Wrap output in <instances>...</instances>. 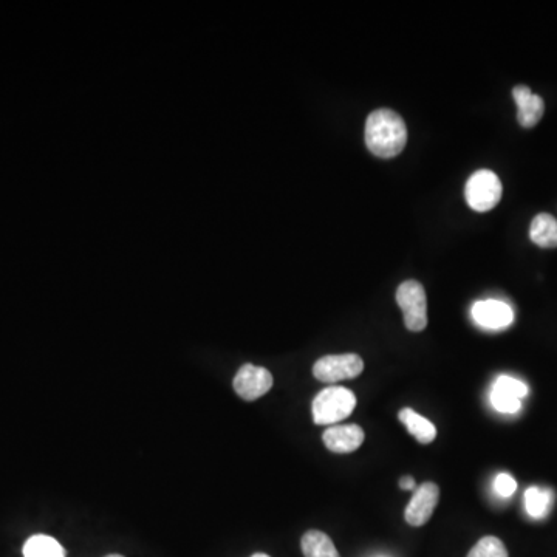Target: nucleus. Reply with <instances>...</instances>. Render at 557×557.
Segmentation results:
<instances>
[{
    "label": "nucleus",
    "mask_w": 557,
    "mask_h": 557,
    "mask_svg": "<svg viewBox=\"0 0 557 557\" xmlns=\"http://www.w3.org/2000/svg\"><path fill=\"white\" fill-rule=\"evenodd\" d=\"M364 137H366L367 149L376 157H397L406 147V123L397 112L378 109L367 117Z\"/></svg>",
    "instance_id": "f257e3e1"
},
{
    "label": "nucleus",
    "mask_w": 557,
    "mask_h": 557,
    "mask_svg": "<svg viewBox=\"0 0 557 557\" xmlns=\"http://www.w3.org/2000/svg\"><path fill=\"white\" fill-rule=\"evenodd\" d=\"M356 407V397L352 390L346 387L332 386L321 390L313 400V420L316 424L339 423L349 417Z\"/></svg>",
    "instance_id": "f03ea898"
},
{
    "label": "nucleus",
    "mask_w": 557,
    "mask_h": 557,
    "mask_svg": "<svg viewBox=\"0 0 557 557\" xmlns=\"http://www.w3.org/2000/svg\"><path fill=\"white\" fill-rule=\"evenodd\" d=\"M397 302L404 315V325L411 332H423L428 327V296L423 285L406 281L398 287Z\"/></svg>",
    "instance_id": "7ed1b4c3"
},
{
    "label": "nucleus",
    "mask_w": 557,
    "mask_h": 557,
    "mask_svg": "<svg viewBox=\"0 0 557 557\" xmlns=\"http://www.w3.org/2000/svg\"><path fill=\"white\" fill-rule=\"evenodd\" d=\"M502 192L500 178L493 171L482 169L474 172L466 183V202L474 211L486 212L499 205Z\"/></svg>",
    "instance_id": "20e7f679"
},
{
    "label": "nucleus",
    "mask_w": 557,
    "mask_h": 557,
    "mask_svg": "<svg viewBox=\"0 0 557 557\" xmlns=\"http://www.w3.org/2000/svg\"><path fill=\"white\" fill-rule=\"evenodd\" d=\"M364 370V361L356 353L344 355H327L318 359L313 366V375L322 383H339V381L353 380Z\"/></svg>",
    "instance_id": "39448f33"
},
{
    "label": "nucleus",
    "mask_w": 557,
    "mask_h": 557,
    "mask_svg": "<svg viewBox=\"0 0 557 557\" xmlns=\"http://www.w3.org/2000/svg\"><path fill=\"white\" fill-rule=\"evenodd\" d=\"M273 375L265 367L245 364L234 378L233 386L242 400L256 401L273 387Z\"/></svg>",
    "instance_id": "423d86ee"
},
{
    "label": "nucleus",
    "mask_w": 557,
    "mask_h": 557,
    "mask_svg": "<svg viewBox=\"0 0 557 557\" xmlns=\"http://www.w3.org/2000/svg\"><path fill=\"white\" fill-rule=\"evenodd\" d=\"M438 499H440V488L432 482L423 483L406 506L404 519L411 527H423L431 520Z\"/></svg>",
    "instance_id": "0eeeda50"
},
{
    "label": "nucleus",
    "mask_w": 557,
    "mask_h": 557,
    "mask_svg": "<svg viewBox=\"0 0 557 557\" xmlns=\"http://www.w3.org/2000/svg\"><path fill=\"white\" fill-rule=\"evenodd\" d=\"M472 319L480 327L488 330H502L510 327L514 321V311L510 305L497 299L475 302L472 307Z\"/></svg>",
    "instance_id": "6e6552de"
},
{
    "label": "nucleus",
    "mask_w": 557,
    "mask_h": 557,
    "mask_svg": "<svg viewBox=\"0 0 557 557\" xmlns=\"http://www.w3.org/2000/svg\"><path fill=\"white\" fill-rule=\"evenodd\" d=\"M363 428H359L356 424H347V426H332L322 435L324 445L329 451L335 454H350L361 448L364 443Z\"/></svg>",
    "instance_id": "1a4fd4ad"
},
{
    "label": "nucleus",
    "mask_w": 557,
    "mask_h": 557,
    "mask_svg": "<svg viewBox=\"0 0 557 557\" xmlns=\"http://www.w3.org/2000/svg\"><path fill=\"white\" fill-rule=\"evenodd\" d=\"M513 98L517 104V121L525 129L539 124L544 117L545 103L539 95L531 92L530 87L516 86L513 89Z\"/></svg>",
    "instance_id": "9d476101"
},
{
    "label": "nucleus",
    "mask_w": 557,
    "mask_h": 557,
    "mask_svg": "<svg viewBox=\"0 0 557 557\" xmlns=\"http://www.w3.org/2000/svg\"><path fill=\"white\" fill-rule=\"evenodd\" d=\"M398 418L406 426L407 432L414 435L421 445H429L437 437V428H435L434 423H431L428 418L421 417L411 407L401 409Z\"/></svg>",
    "instance_id": "9b49d317"
},
{
    "label": "nucleus",
    "mask_w": 557,
    "mask_h": 557,
    "mask_svg": "<svg viewBox=\"0 0 557 557\" xmlns=\"http://www.w3.org/2000/svg\"><path fill=\"white\" fill-rule=\"evenodd\" d=\"M530 239L540 248H557L556 217L542 212L534 217L530 226Z\"/></svg>",
    "instance_id": "f8f14e48"
},
{
    "label": "nucleus",
    "mask_w": 557,
    "mask_h": 557,
    "mask_svg": "<svg viewBox=\"0 0 557 557\" xmlns=\"http://www.w3.org/2000/svg\"><path fill=\"white\" fill-rule=\"evenodd\" d=\"M301 548L305 557H341L333 540L318 530L307 531L302 536Z\"/></svg>",
    "instance_id": "ddd939ff"
},
{
    "label": "nucleus",
    "mask_w": 557,
    "mask_h": 557,
    "mask_svg": "<svg viewBox=\"0 0 557 557\" xmlns=\"http://www.w3.org/2000/svg\"><path fill=\"white\" fill-rule=\"evenodd\" d=\"M24 557H65V550L58 540L45 534L31 536L22 548Z\"/></svg>",
    "instance_id": "4468645a"
},
{
    "label": "nucleus",
    "mask_w": 557,
    "mask_h": 557,
    "mask_svg": "<svg viewBox=\"0 0 557 557\" xmlns=\"http://www.w3.org/2000/svg\"><path fill=\"white\" fill-rule=\"evenodd\" d=\"M553 500V493H551L550 489L531 486V488L527 489V493H525V508H527V513L533 519H542V517L550 513Z\"/></svg>",
    "instance_id": "2eb2a0df"
},
{
    "label": "nucleus",
    "mask_w": 557,
    "mask_h": 557,
    "mask_svg": "<svg viewBox=\"0 0 557 557\" xmlns=\"http://www.w3.org/2000/svg\"><path fill=\"white\" fill-rule=\"evenodd\" d=\"M468 557H510L502 540L494 536L480 539L475 547L469 551Z\"/></svg>",
    "instance_id": "dca6fc26"
},
{
    "label": "nucleus",
    "mask_w": 557,
    "mask_h": 557,
    "mask_svg": "<svg viewBox=\"0 0 557 557\" xmlns=\"http://www.w3.org/2000/svg\"><path fill=\"white\" fill-rule=\"evenodd\" d=\"M491 403H493L496 411L502 414H517L522 409V400L513 397L510 393L503 392V390L494 389L491 392Z\"/></svg>",
    "instance_id": "f3484780"
},
{
    "label": "nucleus",
    "mask_w": 557,
    "mask_h": 557,
    "mask_svg": "<svg viewBox=\"0 0 557 557\" xmlns=\"http://www.w3.org/2000/svg\"><path fill=\"white\" fill-rule=\"evenodd\" d=\"M494 389L503 390V392L510 393L513 397L523 400V398L528 395V386L523 383V381L516 380L513 376H499L496 383H494Z\"/></svg>",
    "instance_id": "a211bd4d"
},
{
    "label": "nucleus",
    "mask_w": 557,
    "mask_h": 557,
    "mask_svg": "<svg viewBox=\"0 0 557 557\" xmlns=\"http://www.w3.org/2000/svg\"><path fill=\"white\" fill-rule=\"evenodd\" d=\"M494 489H496V493L500 497H511L516 493L517 482L514 480L513 475L502 472L494 480Z\"/></svg>",
    "instance_id": "6ab92c4d"
},
{
    "label": "nucleus",
    "mask_w": 557,
    "mask_h": 557,
    "mask_svg": "<svg viewBox=\"0 0 557 557\" xmlns=\"http://www.w3.org/2000/svg\"><path fill=\"white\" fill-rule=\"evenodd\" d=\"M400 488L404 489V491H411V489L415 488V480L412 477H403L400 480Z\"/></svg>",
    "instance_id": "aec40b11"
},
{
    "label": "nucleus",
    "mask_w": 557,
    "mask_h": 557,
    "mask_svg": "<svg viewBox=\"0 0 557 557\" xmlns=\"http://www.w3.org/2000/svg\"><path fill=\"white\" fill-rule=\"evenodd\" d=\"M253 557H270V556H267V554H264V553H257V554H254Z\"/></svg>",
    "instance_id": "412c9836"
},
{
    "label": "nucleus",
    "mask_w": 557,
    "mask_h": 557,
    "mask_svg": "<svg viewBox=\"0 0 557 557\" xmlns=\"http://www.w3.org/2000/svg\"><path fill=\"white\" fill-rule=\"evenodd\" d=\"M106 557H124V556H120V554H109V556Z\"/></svg>",
    "instance_id": "4be33fe9"
},
{
    "label": "nucleus",
    "mask_w": 557,
    "mask_h": 557,
    "mask_svg": "<svg viewBox=\"0 0 557 557\" xmlns=\"http://www.w3.org/2000/svg\"><path fill=\"white\" fill-rule=\"evenodd\" d=\"M378 557H386V556H378Z\"/></svg>",
    "instance_id": "5701e85b"
}]
</instances>
